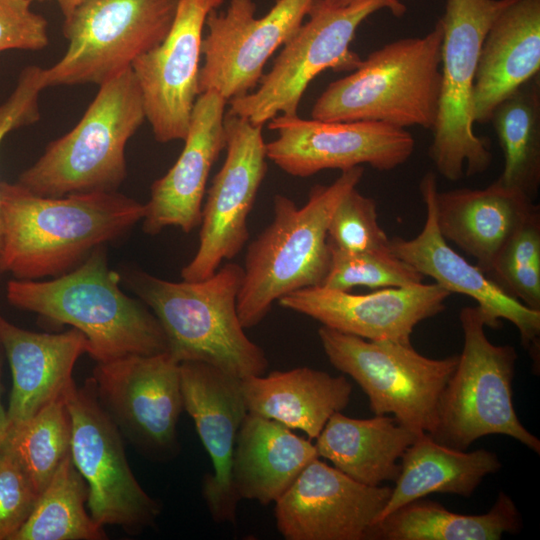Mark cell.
<instances>
[{
	"label": "cell",
	"mask_w": 540,
	"mask_h": 540,
	"mask_svg": "<svg viewBox=\"0 0 540 540\" xmlns=\"http://www.w3.org/2000/svg\"><path fill=\"white\" fill-rule=\"evenodd\" d=\"M0 272L19 280L63 275L142 221L145 204L115 192L36 195L0 182Z\"/></svg>",
	"instance_id": "6da1fadb"
},
{
	"label": "cell",
	"mask_w": 540,
	"mask_h": 540,
	"mask_svg": "<svg viewBox=\"0 0 540 540\" xmlns=\"http://www.w3.org/2000/svg\"><path fill=\"white\" fill-rule=\"evenodd\" d=\"M121 276L109 267L102 247L75 269L49 280L8 281L6 297L33 312L82 332L97 363L129 355L168 351L166 334L152 311L126 295Z\"/></svg>",
	"instance_id": "7a4b0ae2"
},
{
	"label": "cell",
	"mask_w": 540,
	"mask_h": 540,
	"mask_svg": "<svg viewBox=\"0 0 540 540\" xmlns=\"http://www.w3.org/2000/svg\"><path fill=\"white\" fill-rule=\"evenodd\" d=\"M364 167L345 171L328 185H315L298 207L275 195L272 222L248 246L237 313L244 329L259 324L272 305L295 291L322 285L330 265V219L341 200L357 188Z\"/></svg>",
	"instance_id": "3957f363"
},
{
	"label": "cell",
	"mask_w": 540,
	"mask_h": 540,
	"mask_svg": "<svg viewBox=\"0 0 540 540\" xmlns=\"http://www.w3.org/2000/svg\"><path fill=\"white\" fill-rule=\"evenodd\" d=\"M126 280L159 320L168 351L180 363L204 362L240 379L266 371L267 357L247 337L237 313L242 266L229 262L209 278L193 282L139 271L130 272Z\"/></svg>",
	"instance_id": "277c9868"
},
{
	"label": "cell",
	"mask_w": 540,
	"mask_h": 540,
	"mask_svg": "<svg viewBox=\"0 0 540 540\" xmlns=\"http://www.w3.org/2000/svg\"><path fill=\"white\" fill-rule=\"evenodd\" d=\"M442 37L437 21L424 36L399 39L373 51L350 74L326 87L311 118L432 131L439 107Z\"/></svg>",
	"instance_id": "5b68a950"
},
{
	"label": "cell",
	"mask_w": 540,
	"mask_h": 540,
	"mask_svg": "<svg viewBox=\"0 0 540 540\" xmlns=\"http://www.w3.org/2000/svg\"><path fill=\"white\" fill-rule=\"evenodd\" d=\"M146 119L131 68L101 84L80 121L51 141L17 183L44 197L115 192L127 176L125 148Z\"/></svg>",
	"instance_id": "8992f818"
},
{
	"label": "cell",
	"mask_w": 540,
	"mask_h": 540,
	"mask_svg": "<svg viewBox=\"0 0 540 540\" xmlns=\"http://www.w3.org/2000/svg\"><path fill=\"white\" fill-rule=\"evenodd\" d=\"M459 320L463 349L439 397L435 429L428 435L463 451L483 436L507 435L539 454V439L522 425L514 409L515 348L487 338L477 306L464 307Z\"/></svg>",
	"instance_id": "52a82bcc"
},
{
	"label": "cell",
	"mask_w": 540,
	"mask_h": 540,
	"mask_svg": "<svg viewBox=\"0 0 540 540\" xmlns=\"http://www.w3.org/2000/svg\"><path fill=\"white\" fill-rule=\"evenodd\" d=\"M511 0H446L438 20L443 37L441 86L429 157L449 181L485 172L489 141L474 132L473 91L478 58L492 22Z\"/></svg>",
	"instance_id": "ba28073f"
},
{
	"label": "cell",
	"mask_w": 540,
	"mask_h": 540,
	"mask_svg": "<svg viewBox=\"0 0 540 540\" xmlns=\"http://www.w3.org/2000/svg\"><path fill=\"white\" fill-rule=\"evenodd\" d=\"M381 10L399 17L406 7L400 0H362L344 7L313 0L306 20L283 45L259 86L228 102V112L261 126L278 115H298L308 85L322 71H352L360 64L350 44L359 26Z\"/></svg>",
	"instance_id": "9c48e42d"
},
{
	"label": "cell",
	"mask_w": 540,
	"mask_h": 540,
	"mask_svg": "<svg viewBox=\"0 0 540 540\" xmlns=\"http://www.w3.org/2000/svg\"><path fill=\"white\" fill-rule=\"evenodd\" d=\"M179 0H83L65 17L68 47L43 68L44 89L101 85L131 68L167 36Z\"/></svg>",
	"instance_id": "30bf717a"
},
{
	"label": "cell",
	"mask_w": 540,
	"mask_h": 540,
	"mask_svg": "<svg viewBox=\"0 0 540 540\" xmlns=\"http://www.w3.org/2000/svg\"><path fill=\"white\" fill-rule=\"evenodd\" d=\"M318 336L330 363L358 383L375 415L392 413L417 436L434 431L438 400L458 355L428 358L411 343L372 341L325 326Z\"/></svg>",
	"instance_id": "8fae6325"
},
{
	"label": "cell",
	"mask_w": 540,
	"mask_h": 540,
	"mask_svg": "<svg viewBox=\"0 0 540 540\" xmlns=\"http://www.w3.org/2000/svg\"><path fill=\"white\" fill-rule=\"evenodd\" d=\"M65 400L72 425L70 455L87 483L92 518L132 535L154 526L161 506L135 478L123 436L99 403L92 377L80 387L74 382Z\"/></svg>",
	"instance_id": "7c38bea8"
},
{
	"label": "cell",
	"mask_w": 540,
	"mask_h": 540,
	"mask_svg": "<svg viewBox=\"0 0 540 540\" xmlns=\"http://www.w3.org/2000/svg\"><path fill=\"white\" fill-rule=\"evenodd\" d=\"M91 377L99 403L123 438L154 461L178 455L184 403L180 362L169 351L97 363Z\"/></svg>",
	"instance_id": "4fadbf2b"
},
{
	"label": "cell",
	"mask_w": 540,
	"mask_h": 540,
	"mask_svg": "<svg viewBox=\"0 0 540 540\" xmlns=\"http://www.w3.org/2000/svg\"><path fill=\"white\" fill-rule=\"evenodd\" d=\"M226 157L202 205L199 246L182 268L184 281L212 276L234 258L249 238L248 216L267 171L262 126L225 113Z\"/></svg>",
	"instance_id": "5bb4252c"
},
{
	"label": "cell",
	"mask_w": 540,
	"mask_h": 540,
	"mask_svg": "<svg viewBox=\"0 0 540 540\" xmlns=\"http://www.w3.org/2000/svg\"><path fill=\"white\" fill-rule=\"evenodd\" d=\"M313 0H276L262 17L253 0H230L224 11L212 10L202 41L204 64L198 93L215 91L227 103L252 92L265 64L304 22Z\"/></svg>",
	"instance_id": "9a60e30c"
},
{
	"label": "cell",
	"mask_w": 540,
	"mask_h": 540,
	"mask_svg": "<svg viewBox=\"0 0 540 540\" xmlns=\"http://www.w3.org/2000/svg\"><path fill=\"white\" fill-rule=\"evenodd\" d=\"M267 123L277 134L266 143L267 159L296 177L325 169L345 171L364 164L390 171L404 164L415 148V139L406 129L378 122L278 115Z\"/></svg>",
	"instance_id": "2e32d148"
},
{
	"label": "cell",
	"mask_w": 540,
	"mask_h": 540,
	"mask_svg": "<svg viewBox=\"0 0 540 540\" xmlns=\"http://www.w3.org/2000/svg\"><path fill=\"white\" fill-rule=\"evenodd\" d=\"M225 0H179L165 39L136 59L145 116L157 142L184 141L198 97L203 30L208 14Z\"/></svg>",
	"instance_id": "e0dca14e"
},
{
	"label": "cell",
	"mask_w": 540,
	"mask_h": 540,
	"mask_svg": "<svg viewBox=\"0 0 540 540\" xmlns=\"http://www.w3.org/2000/svg\"><path fill=\"white\" fill-rule=\"evenodd\" d=\"M436 175L429 172L419 184L426 207V220L420 233L412 239H390V251L423 276L452 293L472 298L477 303L485 326L498 329L501 319L511 322L519 331L522 345L539 359L540 310H534L507 294L477 265L457 253L441 234L435 216Z\"/></svg>",
	"instance_id": "ac0fdd59"
},
{
	"label": "cell",
	"mask_w": 540,
	"mask_h": 540,
	"mask_svg": "<svg viewBox=\"0 0 540 540\" xmlns=\"http://www.w3.org/2000/svg\"><path fill=\"white\" fill-rule=\"evenodd\" d=\"M391 491L316 458L275 502L277 529L286 540H365Z\"/></svg>",
	"instance_id": "d6986e66"
},
{
	"label": "cell",
	"mask_w": 540,
	"mask_h": 540,
	"mask_svg": "<svg viewBox=\"0 0 540 540\" xmlns=\"http://www.w3.org/2000/svg\"><path fill=\"white\" fill-rule=\"evenodd\" d=\"M449 291L436 283L389 287L367 294L314 286L278 302L336 331L372 341L411 343L417 324L441 313Z\"/></svg>",
	"instance_id": "ffe728a7"
},
{
	"label": "cell",
	"mask_w": 540,
	"mask_h": 540,
	"mask_svg": "<svg viewBox=\"0 0 540 540\" xmlns=\"http://www.w3.org/2000/svg\"><path fill=\"white\" fill-rule=\"evenodd\" d=\"M184 410L194 421L213 473L205 474L202 496L216 523H235L238 502L232 479L238 431L248 413L241 379L199 361L180 363Z\"/></svg>",
	"instance_id": "44dd1931"
},
{
	"label": "cell",
	"mask_w": 540,
	"mask_h": 540,
	"mask_svg": "<svg viewBox=\"0 0 540 540\" xmlns=\"http://www.w3.org/2000/svg\"><path fill=\"white\" fill-rule=\"evenodd\" d=\"M226 104L215 91H206L196 98L181 154L151 186L142 219L145 233L156 235L169 226L189 233L200 225L207 179L226 146Z\"/></svg>",
	"instance_id": "7402d4cb"
},
{
	"label": "cell",
	"mask_w": 540,
	"mask_h": 540,
	"mask_svg": "<svg viewBox=\"0 0 540 540\" xmlns=\"http://www.w3.org/2000/svg\"><path fill=\"white\" fill-rule=\"evenodd\" d=\"M0 343L12 373L7 408L10 427L19 425L65 394L79 357L88 353L85 335L75 328L38 333L20 328L0 314Z\"/></svg>",
	"instance_id": "603a6c76"
},
{
	"label": "cell",
	"mask_w": 540,
	"mask_h": 540,
	"mask_svg": "<svg viewBox=\"0 0 540 540\" xmlns=\"http://www.w3.org/2000/svg\"><path fill=\"white\" fill-rule=\"evenodd\" d=\"M538 206L498 180L485 188L437 189L435 216L443 237L476 259L489 274L500 250Z\"/></svg>",
	"instance_id": "cb8c5ba5"
},
{
	"label": "cell",
	"mask_w": 540,
	"mask_h": 540,
	"mask_svg": "<svg viewBox=\"0 0 540 540\" xmlns=\"http://www.w3.org/2000/svg\"><path fill=\"white\" fill-rule=\"evenodd\" d=\"M540 71V0H511L489 27L478 58L473 91L475 123Z\"/></svg>",
	"instance_id": "d4e9b609"
},
{
	"label": "cell",
	"mask_w": 540,
	"mask_h": 540,
	"mask_svg": "<svg viewBox=\"0 0 540 540\" xmlns=\"http://www.w3.org/2000/svg\"><path fill=\"white\" fill-rule=\"evenodd\" d=\"M316 447L285 425L247 413L237 434L232 479L239 499L276 502L314 459Z\"/></svg>",
	"instance_id": "484cf974"
},
{
	"label": "cell",
	"mask_w": 540,
	"mask_h": 540,
	"mask_svg": "<svg viewBox=\"0 0 540 540\" xmlns=\"http://www.w3.org/2000/svg\"><path fill=\"white\" fill-rule=\"evenodd\" d=\"M249 413L299 429L316 439L328 419L346 408L352 385L344 376H332L309 367L274 371L241 379Z\"/></svg>",
	"instance_id": "4316f807"
},
{
	"label": "cell",
	"mask_w": 540,
	"mask_h": 540,
	"mask_svg": "<svg viewBox=\"0 0 540 540\" xmlns=\"http://www.w3.org/2000/svg\"><path fill=\"white\" fill-rule=\"evenodd\" d=\"M416 437L386 414L356 419L336 412L316 438L315 447L319 457L353 480L379 486L397 480L401 469L398 460Z\"/></svg>",
	"instance_id": "83f0119b"
},
{
	"label": "cell",
	"mask_w": 540,
	"mask_h": 540,
	"mask_svg": "<svg viewBox=\"0 0 540 540\" xmlns=\"http://www.w3.org/2000/svg\"><path fill=\"white\" fill-rule=\"evenodd\" d=\"M400 465L395 487L377 521L431 493L471 497L487 475L502 467L494 452L453 449L436 442L427 433L415 438L403 453Z\"/></svg>",
	"instance_id": "f1b7e54d"
},
{
	"label": "cell",
	"mask_w": 540,
	"mask_h": 540,
	"mask_svg": "<svg viewBox=\"0 0 540 540\" xmlns=\"http://www.w3.org/2000/svg\"><path fill=\"white\" fill-rule=\"evenodd\" d=\"M521 527L514 501L501 491L491 509L481 515L454 513L424 498L414 500L375 522L367 539L499 540L504 533H518Z\"/></svg>",
	"instance_id": "f546056e"
},
{
	"label": "cell",
	"mask_w": 540,
	"mask_h": 540,
	"mask_svg": "<svg viewBox=\"0 0 540 540\" xmlns=\"http://www.w3.org/2000/svg\"><path fill=\"white\" fill-rule=\"evenodd\" d=\"M489 122L504 159L497 180L532 198L540 185V74L501 101Z\"/></svg>",
	"instance_id": "4dcf8cb0"
},
{
	"label": "cell",
	"mask_w": 540,
	"mask_h": 540,
	"mask_svg": "<svg viewBox=\"0 0 540 540\" xmlns=\"http://www.w3.org/2000/svg\"><path fill=\"white\" fill-rule=\"evenodd\" d=\"M89 490L69 454L60 464L12 540H104L107 535L85 509Z\"/></svg>",
	"instance_id": "1f68e13d"
},
{
	"label": "cell",
	"mask_w": 540,
	"mask_h": 540,
	"mask_svg": "<svg viewBox=\"0 0 540 540\" xmlns=\"http://www.w3.org/2000/svg\"><path fill=\"white\" fill-rule=\"evenodd\" d=\"M72 425L65 394L25 422L12 426L2 445L19 461L41 494L70 454Z\"/></svg>",
	"instance_id": "d6a6232c"
},
{
	"label": "cell",
	"mask_w": 540,
	"mask_h": 540,
	"mask_svg": "<svg viewBox=\"0 0 540 540\" xmlns=\"http://www.w3.org/2000/svg\"><path fill=\"white\" fill-rule=\"evenodd\" d=\"M507 294L540 310V212L537 207L500 250L488 274Z\"/></svg>",
	"instance_id": "836d02e7"
},
{
	"label": "cell",
	"mask_w": 540,
	"mask_h": 540,
	"mask_svg": "<svg viewBox=\"0 0 540 540\" xmlns=\"http://www.w3.org/2000/svg\"><path fill=\"white\" fill-rule=\"evenodd\" d=\"M330 251L329 269L320 286L349 291L357 286L389 288L423 282L424 276L419 271L390 250L347 252L330 246Z\"/></svg>",
	"instance_id": "e575fe53"
},
{
	"label": "cell",
	"mask_w": 540,
	"mask_h": 540,
	"mask_svg": "<svg viewBox=\"0 0 540 540\" xmlns=\"http://www.w3.org/2000/svg\"><path fill=\"white\" fill-rule=\"evenodd\" d=\"M331 247L347 252L390 250V239L378 222L374 199L357 188L348 192L336 207L327 230Z\"/></svg>",
	"instance_id": "d590c367"
},
{
	"label": "cell",
	"mask_w": 540,
	"mask_h": 540,
	"mask_svg": "<svg viewBox=\"0 0 540 540\" xmlns=\"http://www.w3.org/2000/svg\"><path fill=\"white\" fill-rule=\"evenodd\" d=\"M39 492L14 454L0 447V540H12L30 516Z\"/></svg>",
	"instance_id": "8d00e7d4"
},
{
	"label": "cell",
	"mask_w": 540,
	"mask_h": 540,
	"mask_svg": "<svg viewBox=\"0 0 540 540\" xmlns=\"http://www.w3.org/2000/svg\"><path fill=\"white\" fill-rule=\"evenodd\" d=\"M30 0H0V52L38 51L48 45V23Z\"/></svg>",
	"instance_id": "74e56055"
},
{
	"label": "cell",
	"mask_w": 540,
	"mask_h": 540,
	"mask_svg": "<svg viewBox=\"0 0 540 540\" xmlns=\"http://www.w3.org/2000/svg\"><path fill=\"white\" fill-rule=\"evenodd\" d=\"M42 70L39 66L25 67L17 85L7 100L0 105V144L12 130L31 125L39 120L38 99L42 84ZM2 247V213L0 199V253Z\"/></svg>",
	"instance_id": "f35d334b"
},
{
	"label": "cell",
	"mask_w": 540,
	"mask_h": 540,
	"mask_svg": "<svg viewBox=\"0 0 540 540\" xmlns=\"http://www.w3.org/2000/svg\"><path fill=\"white\" fill-rule=\"evenodd\" d=\"M2 364H3V349L0 343V447L4 443L10 429L8 412H7V409H5L2 404V383H1Z\"/></svg>",
	"instance_id": "ab89813d"
},
{
	"label": "cell",
	"mask_w": 540,
	"mask_h": 540,
	"mask_svg": "<svg viewBox=\"0 0 540 540\" xmlns=\"http://www.w3.org/2000/svg\"><path fill=\"white\" fill-rule=\"evenodd\" d=\"M31 2L33 1H38V2H43V1H55L64 18L69 16L74 10L75 8L83 1V0H30Z\"/></svg>",
	"instance_id": "60d3db41"
},
{
	"label": "cell",
	"mask_w": 540,
	"mask_h": 540,
	"mask_svg": "<svg viewBox=\"0 0 540 540\" xmlns=\"http://www.w3.org/2000/svg\"><path fill=\"white\" fill-rule=\"evenodd\" d=\"M326 4L333 7H344L362 0H323Z\"/></svg>",
	"instance_id": "b9f144b4"
},
{
	"label": "cell",
	"mask_w": 540,
	"mask_h": 540,
	"mask_svg": "<svg viewBox=\"0 0 540 540\" xmlns=\"http://www.w3.org/2000/svg\"><path fill=\"white\" fill-rule=\"evenodd\" d=\"M1 273V272H0Z\"/></svg>",
	"instance_id": "7bdbcfd3"
}]
</instances>
